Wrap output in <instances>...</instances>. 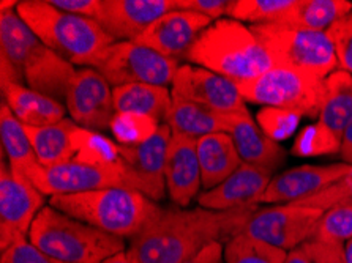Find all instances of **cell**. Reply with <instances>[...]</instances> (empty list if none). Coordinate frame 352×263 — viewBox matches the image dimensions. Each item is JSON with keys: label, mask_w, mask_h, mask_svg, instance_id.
<instances>
[{"label": "cell", "mask_w": 352, "mask_h": 263, "mask_svg": "<svg viewBox=\"0 0 352 263\" xmlns=\"http://www.w3.org/2000/svg\"><path fill=\"white\" fill-rule=\"evenodd\" d=\"M164 123L170 128L173 134L193 137L196 141L213 133H225L223 114L175 96H173V106Z\"/></svg>", "instance_id": "29"}, {"label": "cell", "mask_w": 352, "mask_h": 263, "mask_svg": "<svg viewBox=\"0 0 352 263\" xmlns=\"http://www.w3.org/2000/svg\"><path fill=\"white\" fill-rule=\"evenodd\" d=\"M297 0H232L228 18L252 25L291 23Z\"/></svg>", "instance_id": "31"}, {"label": "cell", "mask_w": 352, "mask_h": 263, "mask_svg": "<svg viewBox=\"0 0 352 263\" xmlns=\"http://www.w3.org/2000/svg\"><path fill=\"white\" fill-rule=\"evenodd\" d=\"M179 62L164 57L136 41H116L101 54L95 69L108 80L111 87L130 84H173Z\"/></svg>", "instance_id": "8"}, {"label": "cell", "mask_w": 352, "mask_h": 263, "mask_svg": "<svg viewBox=\"0 0 352 263\" xmlns=\"http://www.w3.org/2000/svg\"><path fill=\"white\" fill-rule=\"evenodd\" d=\"M318 122L343 137L352 123V74L337 69L324 80V100Z\"/></svg>", "instance_id": "28"}, {"label": "cell", "mask_w": 352, "mask_h": 263, "mask_svg": "<svg viewBox=\"0 0 352 263\" xmlns=\"http://www.w3.org/2000/svg\"><path fill=\"white\" fill-rule=\"evenodd\" d=\"M65 107L79 128L92 131L109 130L116 115L113 87L95 68H81L68 89Z\"/></svg>", "instance_id": "12"}, {"label": "cell", "mask_w": 352, "mask_h": 263, "mask_svg": "<svg viewBox=\"0 0 352 263\" xmlns=\"http://www.w3.org/2000/svg\"><path fill=\"white\" fill-rule=\"evenodd\" d=\"M324 211L319 208L285 203L258 208L242 232L265 241L275 248L291 252L310 241Z\"/></svg>", "instance_id": "10"}, {"label": "cell", "mask_w": 352, "mask_h": 263, "mask_svg": "<svg viewBox=\"0 0 352 263\" xmlns=\"http://www.w3.org/2000/svg\"><path fill=\"white\" fill-rule=\"evenodd\" d=\"M341 137L321 122L311 123L297 134L291 147V155L297 158L325 157V155H340Z\"/></svg>", "instance_id": "34"}, {"label": "cell", "mask_w": 352, "mask_h": 263, "mask_svg": "<svg viewBox=\"0 0 352 263\" xmlns=\"http://www.w3.org/2000/svg\"><path fill=\"white\" fill-rule=\"evenodd\" d=\"M38 191L45 196L78 194V192L108 190V187H122V190L140 191V185L135 175L122 159V164L114 168L90 165L78 161L58 164L54 168L38 165L29 176Z\"/></svg>", "instance_id": "9"}, {"label": "cell", "mask_w": 352, "mask_h": 263, "mask_svg": "<svg viewBox=\"0 0 352 263\" xmlns=\"http://www.w3.org/2000/svg\"><path fill=\"white\" fill-rule=\"evenodd\" d=\"M29 241L65 263H101L126 251L125 240L68 216L50 203L32 224Z\"/></svg>", "instance_id": "5"}, {"label": "cell", "mask_w": 352, "mask_h": 263, "mask_svg": "<svg viewBox=\"0 0 352 263\" xmlns=\"http://www.w3.org/2000/svg\"><path fill=\"white\" fill-rule=\"evenodd\" d=\"M274 174L250 164L240 168L213 190L197 196V205L213 211H228L236 208L258 207Z\"/></svg>", "instance_id": "20"}, {"label": "cell", "mask_w": 352, "mask_h": 263, "mask_svg": "<svg viewBox=\"0 0 352 263\" xmlns=\"http://www.w3.org/2000/svg\"><path fill=\"white\" fill-rule=\"evenodd\" d=\"M352 12L349 0H297V7L287 25L296 29L327 32L335 23Z\"/></svg>", "instance_id": "30"}, {"label": "cell", "mask_w": 352, "mask_h": 263, "mask_svg": "<svg viewBox=\"0 0 352 263\" xmlns=\"http://www.w3.org/2000/svg\"><path fill=\"white\" fill-rule=\"evenodd\" d=\"M0 134H2V148L10 163V170L21 179L29 180L32 172L40 165L38 158L32 148L25 126L16 119L5 101H2L0 107Z\"/></svg>", "instance_id": "26"}, {"label": "cell", "mask_w": 352, "mask_h": 263, "mask_svg": "<svg viewBox=\"0 0 352 263\" xmlns=\"http://www.w3.org/2000/svg\"><path fill=\"white\" fill-rule=\"evenodd\" d=\"M182 263H225V243H213Z\"/></svg>", "instance_id": "44"}, {"label": "cell", "mask_w": 352, "mask_h": 263, "mask_svg": "<svg viewBox=\"0 0 352 263\" xmlns=\"http://www.w3.org/2000/svg\"><path fill=\"white\" fill-rule=\"evenodd\" d=\"M352 238V207L341 205L325 210L311 240L344 244Z\"/></svg>", "instance_id": "36"}, {"label": "cell", "mask_w": 352, "mask_h": 263, "mask_svg": "<svg viewBox=\"0 0 352 263\" xmlns=\"http://www.w3.org/2000/svg\"><path fill=\"white\" fill-rule=\"evenodd\" d=\"M296 205L319 208V210H329L333 207L349 205L352 207V172L349 175L343 176L337 183L325 187L324 191L318 192L311 197L303 198L300 202H296Z\"/></svg>", "instance_id": "38"}, {"label": "cell", "mask_w": 352, "mask_h": 263, "mask_svg": "<svg viewBox=\"0 0 352 263\" xmlns=\"http://www.w3.org/2000/svg\"><path fill=\"white\" fill-rule=\"evenodd\" d=\"M173 10H177V0H101L97 23L114 41H136Z\"/></svg>", "instance_id": "15"}, {"label": "cell", "mask_w": 352, "mask_h": 263, "mask_svg": "<svg viewBox=\"0 0 352 263\" xmlns=\"http://www.w3.org/2000/svg\"><path fill=\"white\" fill-rule=\"evenodd\" d=\"M101 263H138V262L133 260L126 251H122V252H119V254L109 257L108 260H104Z\"/></svg>", "instance_id": "47"}, {"label": "cell", "mask_w": 352, "mask_h": 263, "mask_svg": "<svg viewBox=\"0 0 352 263\" xmlns=\"http://www.w3.org/2000/svg\"><path fill=\"white\" fill-rule=\"evenodd\" d=\"M197 158L206 191L221 185L243 164L232 137L226 133H213L197 139Z\"/></svg>", "instance_id": "24"}, {"label": "cell", "mask_w": 352, "mask_h": 263, "mask_svg": "<svg viewBox=\"0 0 352 263\" xmlns=\"http://www.w3.org/2000/svg\"><path fill=\"white\" fill-rule=\"evenodd\" d=\"M212 23V19L199 13L173 10L148 25L136 43L179 62V58H186L196 40Z\"/></svg>", "instance_id": "14"}, {"label": "cell", "mask_w": 352, "mask_h": 263, "mask_svg": "<svg viewBox=\"0 0 352 263\" xmlns=\"http://www.w3.org/2000/svg\"><path fill=\"white\" fill-rule=\"evenodd\" d=\"M285 263H313V262H311L310 257H308L305 249H303L300 246V248L287 252V257H286Z\"/></svg>", "instance_id": "46"}, {"label": "cell", "mask_w": 352, "mask_h": 263, "mask_svg": "<svg viewBox=\"0 0 352 263\" xmlns=\"http://www.w3.org/2000/svg\"><path fill=\"white\" fill-rule=\"evenodd\" d=\"M300 120L302 115L278 107H263L256 115V123L261 131L278 144L287 141L297 131Z\"/></svg>", "instance_id": "37"}, {"label": "cell", "mask_w": 352, "mask_h": 263, "mask_svg": "<svg viewBox=\"0 0 352 263\" xmlns=\"http://www.w3.org/2000/svg\"><path fill=\"white\" fill-rule=\"evenodd\" d=\"M340 158L343 159V163L352 165V123L346 128L341 137V148H340Z\"/></svg>", "instance_id": "45"}, {"label": "cell", "mask_w": 352, "mask_h": 263, "mask_svg": "<svg viewBox=\"0 0 352 263\" xmlns=\"http://www.w3.org/2000/svg\"><path fill=\"white\" fill-rule=\"evenodd\" d=\"M225 133L232 137L242 163L254 165L270 174L281 168L287 152L278 142L272 141L261 131L248 109L223 114Z\"/></svg>", "instance_id": "18"}, {"label": "cell", "mask_w": 352, "mask_h": 263, "mask_svg": "<svg viewBox=\"0 0 352 263\" xmlns=\"http://www.w3.org/2000/svg\"><path fill=\"white\" fill-rule=\"evenodd\" d=\"M186 60L234 80L247 82L274 68L269 54L250 27L236 19L212 23L186 54Z\"/></svg>", "instance_id": "3"}, {"label": "cell", "mask_w": 352, "mask_h": 263, "mask_svg": "<svg viewBox=\"0 0 352 263\" xmlns=\"http://www.w3.org/2000/svg\"><path fill=\"white\" fill-rule=\"evenodd\" d=\"M0 41H2V85L24 84V71L46 45L18 12L8 10L0 13Z\"/></svg>", "instance_id": "19"}, {"label": "cell", "mask_w": 352, "mask_h": 263, "mask_svg": "<svg viewBox=\"0 0 352 263\" xmlns=\"http://www.w3.org/2000/svg\"><path fill=\"white\" fill-rule=\"evenodd\" d=\"M173 96L218 114L247 109V101L234 80L197 65H180L173 80Z\"/></svg>", "instance_id": "13"}, {"label": "cell", "mask_w": 352, "mask_h": 263, "mask_svg": "<svg viewBox=\"0 0 352 263\" xmlns=\"http://www.w3.org/2000/svg\"><path fill=\"white\" fill-rule=\"evenodd\" d=\"M0 263H65L56 259L46 252H43L35 244H32L29 240L19 241L13 244L12 248L2 252Z\"/></svg>", "instance_id": "40"}, {"label": "cell", "mask_w": 352, "mask_h": 263, "mask_svg": "<svg viewBox=\"0 0 352 263\" xmlns=\"http://www.w3.org/2000/svg\"><path fill=\"white\" fill-rule=\"evenodd\" d=\"M76 71L73 63L45 46L25 68L24 79L32 90L65 104L68 89Z\"/></svg>", "instance_id": "22"}, {"label": "cell", "mask_w": 352, "mask_h": 263, "mask_svg": "<svg viewBox=\"0 0 352 263\" xmlns=\"http://www.w3.org/2000/svg\"><path fill=\"white\" fill-rule=\"evenodd\" d=\"M3 101L24 126H47L67 119L65 104L24 84H3Z\"/></svg>", "instance_id": "23"}, {"label": "cell", "mask_w": 352, "mask_h": 263, "mask_svg": "<svg viewBox=\"0 0 352 263\" xmlns=\"http://www.w3.org/2000/svg\"><path fill=\"white\" fill-rule=\"evenodd\" d=\"M352 165L346 163L327 165H300L281 172L272 179L259 203H296L311 197L349 175Z\"/></svg>", "instance_id": "16"}, {"label": "cell", "mask_w": 352, "mask_h": 263, "mask_svg": "<svg viewBox=\"0 0 352 263\" xmlns=\"http://www.w3.org/2000/svg\"><path fill=\"white\" fill-rule=\"evenodd\" d=\"M16 12L50 49L76 67L94 68L116 43L97 21L62 12L50 0H23Z\"/></svg>", "instance_id": "4"}, {"label": "cell", "mask_w": 352, "mask_h": 263, "mask_svg": "<svg viewBox=\"0 0 352 263\" xmlns=\"http://www.w3.org/2000/svg\"><path fill=\"white\" fill-rule=\"evenodd\" d=\"M7 157L0 169V249L29 238L32 224L45 208V194L32 181L21 179L10 170Z\"/></svg>", "instance_id": "11"}, {"label": "cell", "mask_w": 352, "mask_h": 263, "mask_svg": "<svg viewBox=\"0 0 352 263\" xmlns=\"http://www.w3.org/2000/svg\"><path fill=\"white\" fill-rule=\"evenodd\" d=\"M243 100L264 107H278L318 119L324 100V80L294 69L274 67L247 82L237 84Z\"/></svg>", "instance_id": "7"}, {"label": "cell", "mask_w": 352, "mask_h": 263, "mask_svg": "<svg viewBox=\"0 0 352 263\" xmlns=\"http://www.w3.org/2000/svg\"><path fill=\"white\" fill-rule=\"evenodd\" d=\"M335 47L338 69L352 74V12L325 32Z\"/></svg>", "instance_id": "39"}, {"label": "cell", "mask_w": 352, "mask_h": 263, "mask_svg": "<svg viewBox=\"0 0 352 263\" xmlns=\"http://www.w3.org/2000/svg\"><path fill=\"white\" fill-rule=\"evenodd\" d=\"M50 3L62 12L94 21L98 19L101 10V0H50Z\"/></svg>", "instance_id": "43"}, {"label": "cell", "mask_w": 352, "mask_h": 263, "mask_svg": "<svg viewBox=\"0 0 352 263\" xmlns=\"http://www.w3.org/2000/svg\"><path fill=\"white\" fill-rule=\"evenodd\" d=\"M164 179L170 201L177 207H188L197 197L202 179L196 139L173 134L168 145Z\"/></svg>", "instance_id": "21"}, {"label": "cell", "mask_w": 352, "mask_h": 263, "mask_svg": "<svg viewBox=\"0 0 352 263\" xmlns=\"http://www.w3.org/2000/svg\"><path fill=\"white\" fill-rule=\"evenodd\" d=\"M116 112H133L164 123L173 106V93L168 87L151 84H130L113 89Z\"/></svg>", "instance_id": "25"}, {"label": "cell", "mask_w": 352, "mask_h": 263, "mask_svg": "<svg viewBox=\"0 0 352 263\" xmlns=\"http://www.w3.org/2000/svg\"><path fill=\"white\" fill-rule=\"evenodd\" d=\"M313 263H348L344 257V244L322 243L310 240L302 246Z\"/></svg>", "instance_id": "42"}, {"label": "cell", "mask_w": 352, "mask_h": 263, "mask_svg": "<svg viewBox=\"0 0 352 263\" xmlns=\"http://www.w3.org/2000/svg\"><path fill=\"white\" fill-rule=\"evenodd\" d=\"M258 207L213 211L197 207L162 208L146 229L130 240L126 252L138 263H182L213 243H226L247 225Z\"/></svg>", "instance_id": "1"}, {"label": "cell", "mask_w": 352, "mask_h": 263, "mask_svg": "<svg viewBox=\"0 0 352 263\" xmlns=\"http://www.w3.org/2000/svg\"><path fill=\"white\" fill-rule=\"evenodd\" d=\"M162 123L155 119L133 112H116L109 130L122 147H136L155 136Z\"/></svg>", "instance_id": "35"}, {"label": "cell", "mask_w": 352, "mask_h": 263, "mask_svg": "<svg viewBox=\"0 0 352 263\" xmlns=\"http://www.w3.org/2000/svg\"><path fill=\"white\" fill-rule=\"evenodd\" d=\"M72 142L74 152L73 161L101 165V168H114L122 164L119 144L104 136L103 133L78 126L72 134Z\"/></svg>", "instance_id": "32"}, {"label": "cell", "mask_w": 352, "mask_h": 263, "mask_svg": "<svg viewBox=\"0 0 352 263\" xmlns=\"http://www.w3.org/2000/svg\"><path fill=\"white\" fill-rule=\"evenodd\" d=\"M78 125L72 119H65L47 126H25L32 148L45 168L70 163L74 158L72 134Z\"/></svg>", "instance_id": "27"}, {"label": "cell", "mask_w": 352, "mask_h": 263, "mask_svg": "<svg viewBox=\"0 0 352 263\" xmlns=\"http://www.w3.org/2000/svg\"><path fill=\"white\" fill-rule=\"evenodd\" d=\"M47 203L68 216L122 240L135 238L162 211V207L152 198L122 187L52 196Z\"/></svg>", "instance_id": "2"}, {"label": "cell", "mask_w": 352, "mask_h": 263, "mask_svg": "<svg viewBox=\"0 0 352 263\" xmlns=\"http://www.w3.org/2000/svg\"><path fill=\"white\" fill-rule=\"evenodd\" d=\"M250 29L269 54L274 67L289 68L322 80L338 69L335 47L325 32L285 24L250 25Z\"/></svg>", "instance_id": "6"}, {"label": "cell", "mask_w": 352, "mask_h": 263, "mask_svg": "<svg viewBox=\"0 0 352 263\" xmlns=\"http://www.w3.org/2000/svg\"><path fill=\"white\" fill-rule=\"evenodd\" d=\"M287 252L240 232L225 243V263H285Z\"/></svg>", "instance_id": "33"}, {"label": "cell", "mask_w": 352, "mask_h": 263, "mask_svg": "<svg viewBox=\"0 0 352 263\" xmlns=\"http://www.w3.org/2000/svg\"><path fill=\"white\" fill-rule=\"evenodd\" d=\"M231 7L232 0H177V10H188L207 16L213 23L228 18Z\"/></svg>", "instance_id": "41"}, {"label": "cell", "mask_w": 352, "mask_h": 263, "mask_svg": "<svg viewBox=\"0 0 352 263\" xmlns=\"http://www.w3.org/2000/svg\"><path fill=\"white\" fill-rule=\"evenodd\" d=\"M344 257L348 263H352V238L344 243Z\"/></svg>", "instance_id": "48"}, {"label": "cell", "mask_w": 352, "mask_h": 263, "mask_svg": "<svg viewBox=\"0 0 352 263\" xmlns=\"http://www.w3.org/2000/svg\"><path fill=\"white\" fill-rule=\"evenodd\" d=\"M173 131L162 123L155 133V136L148 139L147 142L136 147H120L122 159L130 168L131 174L135 175L140 185L141 194L152 198L153 202L163 201L166 192V179H164V169H166V155L168 145Z\"/></svg>", "instance_id": "17"}]
</instances>
